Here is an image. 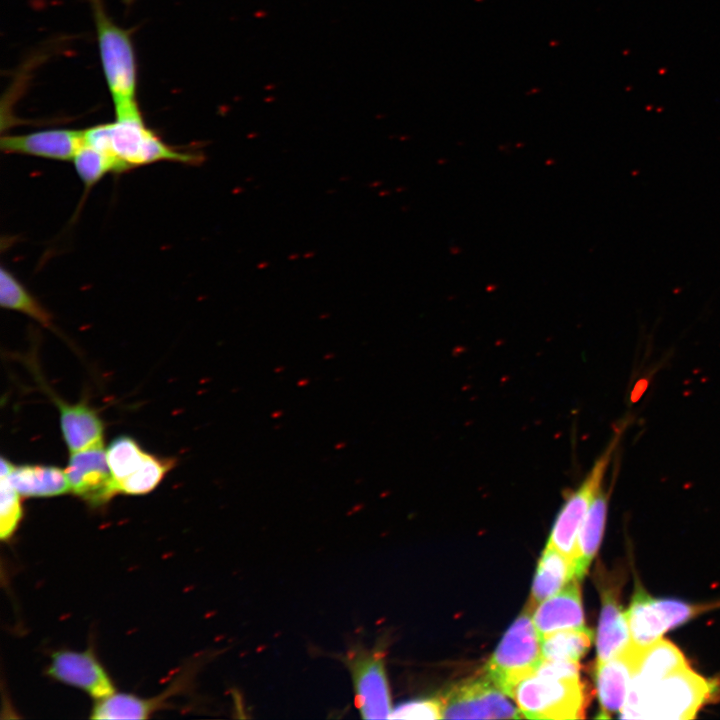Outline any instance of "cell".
<instances>
[{
  "mask_svg": "<svg viewBox=\"0 0 720 720\" xmlns=\"http://www.w3.org/2000/svg\"><path fill=\"white\" fill-rule=\"evenodd\" d=\"M574 578L573 561L547 545L537 566L528 607L534 611L538 604L558 593Z\"/></svg>",
  "mask_w": 720,
  "mask_h": 720,
  "instance_id": "obj_19",
  "label": "cell"
},
{
  "mask_svg": "<svg viewBox=\"0 0 720 720\" xmlns=\"http://www.w3.org/2000/svg\"><path fill=\"white\" fill-rule=\"evenodd\" d=\"M618 442L619 434H615L580 486L569 495L553 526L547 545L569 557L573 563L579 530L596 494L602 488L605 473Z\"/></svg>",
  "mask_w": 720,
  "mask_h": 720,
  "instance_id": "obj_7",
  "label": "cell"
},
{
  "mask_svg": "<svg viewBox=\"0 0 720 720\" xmlns=\"http://www.w3.org/2000/svg\"><path fill=\"white\" fill-rule=\"evenodd\" d=\"M103 74L115 116L139 110L136 100L137 63L130 32L107 14L103 0H90Z\"/></svg>",
  "mask_w": 720,
  "mask_h": 720,
  "instance_id": "obj_3",
  "label": "cell"
},
{
  "mask_svg": "<svg viewBox=\"0 0 720 720\" xmlns=\"http://www.w3.org/2000/svg\"><path fill=\"white\" fill-rule=\"evenodd\" d=\"M83 143V130L48 129L22 135H4L0 146L4 153L24 154L68 161Z\"/></svg>",
  "mask_w": 720,
  "mask_h": 720,
  "instance_id": "obj_12",
  "label": "cell"
},
{
  "mask_svg": "<svg viewBox=\"0 0 720 720\" xmlns=\"http://www.w3.org/2000/svg\"><path fill=\"white\" fill-rule=\"evenodd\" d=\"M719 606L720 602L691 604L674 599L652 598L636 584L626 612L632 644L638 648H646L662 639L668 630Z\"/></svg>",
  "mask_w": 720,
  "mask_h": 720,
  "instance_id": "obj_6",
  "label": "cell"
},
{
  "mask_svg": "<svg viewBox=\"0 0 720 720\" xmlns=\"http://www.w3.org/2000/svg\"><path fill=\"white\" fill-rule=\"evenodd\" d=\"M637 650L631 643L621 654L596 663L595 682L601 706L599 718H609L625 705L634 675Z\"/></svg>",
  "mask_w": 720,
  "mask_h": 720,
  "instance_id": "obj_13",
  "label": "cell"
},
{
  "mask_svg": "<svg viewBox=\"0 0 720 720\" xmlns=\"http://www.w3.org/2000/svg\"><path fill=\"white\" fill-rule=\"evenodd\" d=\"M159 701L140 699L133 695L115 692L98 699L91 718L93 719H144L149 716Z\"/></svg>",
  "mask_w": 720,
  "mask_h": 720,
  "instance_id": "obj_23",
  "label": "cell"
},
{
  "mask_svg": "<svg viewBox=\"0 0 720 720\" xmlns=\"http://www.w3.org/2000/svg\"><path fill=\"white\" fill-rule=\"evenodd\" d=\"M532 618L540 637L563 629L584 627L578 579L574 578L558 593L538 604Z\"/></svg>",
  "mask_w": 720,
  "mask_h": 720,
  "instance_id": "obj_14",
  "label": "cell"
},
{
  "mask_svg": "<svg viewBox=\"0 0 720 720\" xmlns=\"http://www.w3.org/2000/svg\"><path fill=\"white\" fill-rule=\"evenodd\" d=\"M719 686L685 665L643 688H629L621 718L692 719Z\"/></svg>",
  "mask_w": 720,
  "mask_h": 720,
  "instance_id": "obj_2",
  "label": "cell"
},
{
  "mask_svg": "<svg viewBox=\"0 0 720 720\" xmlns=\"http://www.w3.org/2000/svg\"><path fill=\"white\" fill-rule=\"evenodd\" d=\"M0 304L6 309L22 312L43 326L53 329L50 314L18 279L4 267L0 271Z\"/></svg>",
  "mask_w": 720,
  "mask_h": 720,
  "instance_id": "obj_22",
  "label": "cell"
},
{
  "mask_svg": "<svg viewBox=\"0 0 720 720\" xmlns=\"http://www.w3.org/2000/svg\"><path fill=\"white\" fill-rule=\"evenodd\" d=\"M72 161L79 178L87 187L96 184L107 173L126 171L116 158L84 143V141Z\"/></svg>",
  "mask_w": 720,
  "mask_h": 720,
  "instance_id": "obj_25",
  "label": "cell"
},
{
  "mask_svg": "<svg viewBox=\"0 0 720 720\" xmlns=\"http://www.w3.org/2000/svg\"><path fill=\"white\" fill-rule=\"evenodd\" d=\"M14 466L15 465H13L9 460L2 457L1 458V471H0L1 477H7L12 472Z\"/></svg>",
  "mask_w": 720,
  "mask_h": 720,
  "instance_id": "obj_29",
  "label": "cell"
},
{
  "mask_svg": "<svg viewBox=\"0 0 720 720\" xmlns=\"http://www.w3.org/2000/svg\"><path fill=\"white\" fill-rule=\"evenodd\" d=\"M608 495L602 490L596 494L579 530L574 558L575 577L586 574L601 542L607 514Z\"/></svg>",
  "mask_w": 720,
  "mask_h": 720,
  "instance_id": "obj_20",
  "label": "cell"
},
{
  "mask_svg": "<svg viewBox=\"0 0 720 720\" xmlns=\"http://www.w3.org/2000/svg\"><path fill=\"white\" fill-rule=\"evenodd\" d=\"M391 719H439L442 718L440 699H422L404 703L392 709Z\"/></svg>",
  "mask_w": 720,
  "mask_h": 720,
  "instance_id": "obj_28",
  "label": "cell"
},
{
  "mask_svg": "<svg viewBox=\"0 0 720 720\" xmlns=\"http://www.w3.org/2000/svg\"><path fill=\"white\" fill-rule=\"evenodd\" d=\"M106 453L116 486L138 469L147 454L137 441L129 436L114 439Z\"/></svg>",
  "mask_w": 720,
  "mask_h": 720,
  "instance_id": "obj_26",
  "label": "cell"
},
{
  "mask_svg": "<svg viewBox=\"0 0 720 720\" xmlns=\"http://www.w3.org/2000/svg\"><path fill=\"white\" fill-rule=\"evenodd\" d=\"M64 471L70 491L90 504H104L118 493L103 442L71 452Z\"/></svg>",
  "mask_w": 720,
  "mask_h": 720,
  "instance_id": "obj_10",
  "label": "cell"
},
{
  "mask_svg": "<svg viewBox=\"0 0 720 720\" xmlns=\"http://www.w3.org/2000/svg\"><path fill=\"white\" fill-rule=\"evenodd\" d=\"M48 674L63 683L83 689L101 699L114 693V687L91 651H59L52 655Z\"/></svg>",
  "mask_w": 720,
  "mask_h": 720,
  "instance_id": "obj_11",
  "label": "cell"
},
{
  "mask_svg": "<svg viewBox=\"0 0 720 720\" xmlns=\"http://www.w3.org/2000/svg\"><path fill=\"white\" fill-rule=\"evenodd\" d=\"M619 590L606 587L601 592V613L597 634V663L605 662L632 643L626 612L619 602Z\"/></svg>",
  "mask_w": 720,
  "mask_h": 720,
  "instance_id": "obj_15",
  "label": "cell"
},
{
  "mask_svg": "<svg viewBox=\"0 0 720 720\" xmlns=\"http://www.w3.org/2000/svg\"><path fill=\"white\" fill-rule=\"evenodd\" d=\"M0 495V536L6 539L13 534L22 517L21 495L6 478H1Z\"/></svg>",
  "mask_w": 720,
  "mask_h": 720,
  "instance_id": "obj_27",
  "label": "cell"
},
{
  "mask_svg": "<svg viewBox=\"0 0 720 720\" xmlns=\"http://www.w3.org/2000/svg\"><path fill=\"white\" fill-rule=\"evenodd\" d=\"M486 675L466 679L452 687L442 698V718L518 719L520 710Z\"/></svg>",
  "mask_w": 720,
  "mask_h": 720,
  "instance_id": "obj_9",
  "label": "cell"
},
{
  "mask_svg": "<svg viewBox=\"0 0 720 720\" xmlns=\"http://www.w3.org/2000/svg\"><path fill=\"white\" fill-rule=\"evenodd\" d=\"M685 665L682 652L671 642L660 639L646 648H638L630 687L649 686Z\"/></svg>",
  "mask_w": 720,
  "mask_h": 720,
  "instance_id": "obj_17",
  "label": "cell"
},
{
  "mask_svg": "<svg viewBox=\"0 0 720 720\" xmlns=\"http://www.w3.org/2000/svg\"><path fill=\"white\" fill-rule=\"evenodd\" d=\"M124 1H125L126 3H130V2H132L133 0H124Z\"/></svg>",
  "mask_w": 720,
  "mask_h": 720,
  "instance_id": "obj_30",
  "label": "cell"
},
{
  "mask_svg": "<svg viewBox=\"0 0 720 720\" xmlns=\"http://www.w3.org/2000/svg\"><path fill=\"white\" fill-rule=\"evenodd\" d=\"M532 615L530 607L524 609L485 665V675L509 697L515 685L533 674L543 660Z\"/></svg>",
  "mask_w": 720,
  "mask_h": 720,
  "instance_id": "obj_5",
  "label": "cell"
},
{
  "mask_svg": "<svg viewBox=\"0 0 720 720\" xmlns=\"http://www.w3.org/2000/svg\"><path fill=\"white\" fill-rule=\"evenodd\" d=\"M6 478L23 497H51L70 491L65 471L50 465L14 466Z\"/></svg>",
  "mask_w": 720,
  "mask_h": 720,
  "instance_id": "obj_18",
  "label": "cell"
},
{
  "mask_svg": "<svg viewBox=\"0 0 720 720\" xmlns=\"http://www.w3.org/2000/svg\"><path fill=\"white\" fill-rule=\"evenodd\" d=\"M175 465L174 458L147 453L138 469L117 485L118 493L141 495L152 491Z\"/></svg>",
  "mask_w": 720,
  "mask_h": 720,
  "instance_id": "obj_24",
  "label": "cell"
},
{
  "mask_svg": "<svg viewBox=\"0 0 720 720\" xmlns=\"http://www.w3.org/2000/svg\"><path fill=\"white\" fill-rule=\"evenodd\" d=\"M60 412L62 434L70 452L103 442V421L85 402L69 404L49 392Z\"/></svg>",
  "mask_w": 720,
  "mask_h": 720,
  "instance_id": "obj_16",
  "label": "cell"
},
{
  "mask_svg": "<svg viewBox=\"0 0 720 720\" xmlns=\"http://www.w3.org/2000/svg\"><path fill=\"white\" fill-rule=\"evenodd\" d=\"M84 143L116 158L127 170L160 161L196 165L199 152L178 151L145 125L140 110L83 130Z\"/></svg>",
  "mask_w": 720,
  "mask_h": 720,
  "instance_id": "obj_1",
  "label": "cell"
},
{
  "mask_svg": "<svg viewBox=\"0 0 720 720\" xmlns=\"http://www.w3.org/2000/svg\"><path fill=\"white\" fill-rule=\"evenodd\" d=\"M355 703L364 719L389 718L391 695L383 648H356L346 656Z\"/></svg>",
  "mask_w": 720,
  "mask_h": 720,
  "instance_id": "obj_8",
  "label": "cell"
},
{
  "mask_svg": "<svg viewBox=\"0 0 720 720\" xmlns=\"http://www.w3.org/2000/svg\"><path fill=\"white\" fill-rule=\"evenodd\" d=\"M589 628L563 629L540 637L543 659L578 661L593 640Z\"/></svg>",
  "mask_w": 720,
  "mask_h": 720,
  "instance_id": "obj_21",
  "label": "cell"
},
{
  "mask_svg": "<svg viewBox=\"0 0 720 720\" xmlns=\"http://www.w3.org/2000/svg\"><path fill=\"white\" fill-rule=\"evenodd\" d=\"M510 697L523 717L530 719L582 718L587 703L579 677L555 678L536 673L520 680Z\"/></svg>",
  "mask_w": 720,
  "mask_h": 720,
  "instance_id": "obj_4",
  "label": "cell"
}]
</instances>
